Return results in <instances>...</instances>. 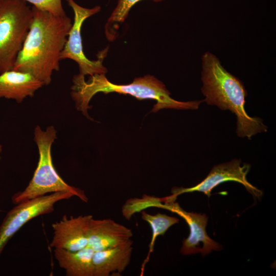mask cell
I'll list each match as a JSON object with an SVG mask.
<instances>
[{
    "mask_svg": "<svg viewBox=\"0 0 276 276\" xmlns=\"http://www.w3.org/2000/svg\"><path fill=\"white\" fill-rule=\"evenodd\" d=\"M33 17L23 47L12 70L29 73L44 85L60 68V55L72 26L66 15H54L32 6Z\"/></svg>",
    "mask_w": 276,
    "mask_h": 276,
    "instance_id": "1",
    "label": "cell"
},
{
    "mask_svg": "<svg viewBox=\"0 0 276 276\" xmlns=\"http://www.w3.org/2000/svg\"><path fill=\"white\" fill-rule=\"evenodd\" d=\"M201 91L208 105L229 110L237 119L236 133L240 137H251L267 131L259 117H251L246 112L247 91L242 81L227 71L214 54L207 51L201 57Z\"/></svg>",
    "mask_w": 276,
    "mask_h": 276,
    "instance_id": "2",
    "label": "cell"
},
{
    "mask_svg": "<svg viewBox=\"0 0 276 276\" xmlns=\"http://www.w3.org/2000/svg\"><path fill=\"white\" fill-rule=\"evenodd\" d=\"M105 74L90 76L86 81L84 76L78 74L73 79L71 95L76 103V107L88 118L89 102L97 93H118L129 95L139 100L153 99L156 103L151 110L156 112L164 108L176 109H197L203 100L187 102L178 101L170 97V93L164 84L153 76L146 75L135 78L128 84H116L110 82Z\"/></svg>",
    "mask_w": 276,
    "mask_h": 276,
    "instance_id": "3",
    "label": "cell"
},
{
    "mask_svg": "<svg viewBox=\"0 0 276 276\" xmlns=\"http://www.w3.org/2000/svg\"><path fill=\"white\" fill-rule=\"evenodd\" d=\"M56 131L53 126L42 130L37 126L34 132V140L39 152V160L33 176L27 187L12 197L14 203L35 198L47 193L68 192L82 201L87 202L88 198L84 191L67 184L56 171L52 162L51 147L57 138Z\"/></svg>",
    "mask_w": 276,
    "mask_h": 276,
    "instance_id": "4",
    "label": "cell"
},
{
    "mask_svg": "<svg viewBox=\"0 0 276 276\" xmlns=\"http://www.w3.org/2000/svg\"><path fill=\"white\" fill-rule=\"evenodd\" d=\"M33 17L23 0H3L0 5V74L13 69Z\"/></svg>",
    "mask_w": 276,
    "mask_h": 276,
    "instance_id": "5",
    "label": "cell"
},
{
    "mask_svg": "<svg viewBox=\"0 0 276 276\" xmlns=\"http://www.w3.org/2000/svg\"><path fill=\"white\" fill-rule=\"evenodd\" d=\"M66 1L74 11V18L61 53L60 60L69 59L76 62L79 66V74L84 76L105 74L107 69L103 66V61L107 55L108 48L99 52L97 60H90L84 54L81 34L83 22L87 18L99 12L101 7L96 6L92 8H86L79 5L74 0Z\"/></svg>",
    "mask_w": 276,
    "mask_h": 276,
    "instance_id": "6",
    "label": "cell"
},
{
    "mask_svg": "<svg viewBox=\"0 0 276 276\" xmlns=\"http://www.w3.org/2000/svg\"><path fill=\"white\" fill-rule=\"evenodd\" d=\"M73 196L71 192H58L16 204L0 226V255L9 240L26 223L36 217L52 213L56 203Z\"/></svg>",
    "mask_w": 276,
    "mask_h": 276,
    "instance_id": "7",
    "label": "cell"
},
{
    "mask_svg": "<svg viewBox=\"0 0 276 276\" xmlns=\"http://www.w3.org/2000/svg\"><path fill=\"white\" fill-rule=\"evenodd\" d=\"M240 159H234L230 162L220 164L214 166L208 175L201 182L194 187L189 188H176L173 191L172 198L183 193L200 192L208 196L212 190L223 182L228 181L238 182L243 185L246 190L255 197H259L262 195V191L250 184L246 179L250 166L244 164L241 165Z\"/></svg>",
    "mask_w": 276,
    "mask_h": 276,
    "instance_id": "8",
    "label": "cell"
},
{
    "mask_svg": "<svg viewBox=\"0 0 276 276\" xmlns=\"http://www.w3.org/2000/svg\"><path fill=\"white\" fill-rule=\"evenodd\" d=\"M162 208L174 212L187 222L190 227V235L184 239L180 253L184 255L201 252L203 256L210 254L212 250L218 251L221 246L212 239L206 232L205 227L208 218L205 214L188 212L182 210L177 203L168 202Z\"/></svg>",
    "mask_w": 276,
    "mask_h": 276,
    "instance_id": "9",
    "label": "cell"
},
{
    "mask_svg": "<svg viewBox=\"0 0 276 276\" xmlns=\"http://www.w3.org/2000/svg\"><path fill=\"white\" fill-rule=\"evenodd\" d=\"M91 215L77 217L64 215L52 224L53 236L50 244L54 248L70 251L80 250L87 246Z\"/></svg>",
    "mask_w": 276,
    "mask_h": 276,
    "instance_id": "10",
    "label": "cell"
},
{
    "mask_svg": "<svg viewBox=\"0 0 276 276\" xmlns=\"http://www.w3.org/2000/svg\"><path fill=\"white\" fill-rule=\"evenodd\" d=\"M132 231L111 219H95L90 222L87 246L95 251L111 248L130 239Z\"/></svg>",
    "mask_w": 276,
    "mask_h": 276,
    "instance_id": "11",
    "label": "cell"
},
{
    "mask_svg": "<svg viewBox=\"0 0 276 276\" xmlns=\"http://www.w3.org/2000/svg\"><path fill=\"white\" fill-rule=\"evenodd\" d=\"M43 83L29 73L11 70L0 74V98L21 102L32 97Z\"/></svg>",
    "mask_w": 276,
    "mask_h": 276,
    "instance_id": "12",
    "label": "cell"
},
{
    "mask_svg": "<svg viewBox=\"0 0 276 276\" xmlns=\"http://www.w3.org/2000/svg\"><path fill=\"white\" fill-rule=\"evenodd\" d=\"M132 244L130 239L115 247L95 251L94 276H109L112 272H123L130 263Z\"/></svg>",
    "mask_w": 276,
    "mask_h": 276,
    "instance_id": "13",
    "label": "cell"
},
{
    "mask_svg": "<svg viewBox=\"0 0 276 276\" xmlns=\"http://www.w3.org/2000/svg\"><path fill=\"white\" fill-rule=\"evenodd\" d=\"M95 251L86 246L77 251L55 248L54 257L67 276H94Z\"/></svg>",
    "mask_w": 276,
    "mask_h": 276,
    "instance_id": "14",
    "label": "cell"
},
{
    "mask_svg": "<svg viewBox=\"0 0 276 276\" xmlns=\"http://www.w3.org/2000/svg\"><path fill=\"white\" fill-rule=\"evenodd\" d=\"M141 218L144 221L148 223L152 231V239L149 245V253L153 249L157 237L164 235L171 226L179 222V219L176 217L159 213L153 215L142 211Z\"/></svg>",
    "mask_w": 276,
    "mask_h": 276,
    "instance_id": "15",
    "label": "cell"
},
{
    "mask_svg": "<svg viewBox=\"0 0 276 276\" xmlns=\"http://www.w3.org/2000/svg\"><path fill=\"white\" fill-rule=\"evenodd\" d=\"M142 0H118V3L111 14L105 26V33L107 35L111 27L118 26L123 22L127 18L131 8ZM155 2H160L164 0H152Z\"/></svg>",
    "mask_w": 276,
    "mask_h": 276,
    "instance_id": "16",
    "label": "cell"
},
{
    "mask_svg": "<svg viewBox=\"0 0 276 276\" xmlns=\"http://www.w3.org/2000/svg\"><path fill=\"white\" fill-rule=\"evenodd\" d=\"M31 3L33 6L41 11H45L55 16L66 15L61 0H23Z\"/></svg>",
    "mask_w": 276,
    "mask_h": 276,
    "instance_id": "17",
    "label": "cell"
},
{
    "mask_svg": "<svg viewBox=\"0 0 276 276\" xmlns=\"http://www.w3.org/2000/svg\"><path fill=\"white\" fill-rule=\"evenodd\" d=\"M2 145H0V154H1V152L2 151Z\"/></svg>",
    "mask_w": 276,
    "mask_h": 276,
    "instance_id": "18",
    "label": "cell"
},
{
    "mask_svg": "<svg viewBox=\"0 0 276 276\" xmlns=\"http://www.w3.org/2000/svg\"><path fill=\"white\" fill-rule=\"evenodd\" d=\"M3 1V0H0V5H1V4H2Z\"/></svg>",
    "mask_w": 276,
    "mask_h": 276,
    "instance_id": "19",
    "label": "cell"
}]
</instances>
